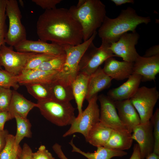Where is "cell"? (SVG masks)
Instances as JSON below:
<instances>
[{"mask_svg":"<svg viewBox=\"0 0 159 159\" xmlns=\"http://www.w3.org/2000/svg\"><path fill=\"white\" fill-rule=\"evenodd\" d=\"M36 29L40 40L50 41L64 48L82 42V26L66 8L45 10L38 18Z\"/></svg>","mask_w":159,"mask_h":159,"instance_id":"obj_1","label":"cell"},{"mask_svg":"<svg viewBox=\"0 0 159 159\" xmlns=\"http://www.w3.org/2000/svg\"><path fill=\"white\" fill-rule=\"evenodd\" d=\"M151 21L149 16H139L130 7L122 10L118 16L112 19L106 16L98 31L102 42L110 44L117 41L124 34L136 31L137 26L141 24H147Z\"/></svg>","mask_w":159,"mask_h":159,"instance_id":"obj_2","label":"cell"},{"mask_svg":"<svg viewBox=\"0 0 159 159\" xmlns=\"http://www.w3.org/2000/svg\"><path fill=\"white\" fill-rule=\"evenodd\" d=\"M68 9L82 26L84 42L97 32L106 16L105 6L100 0H80Z\"/></svg>","mask_w":159,"mask_h":159,"instance_id":"obj_3","label":"cell"},{"mask_svg":"<svg viewBox=\"0 0 159 159\" xmlns=\"http://www.w3.org/2000/svg\"><path fill=\"white\" fill-rule=\"evenodd\" d=\"M97 34V32H95L88 39L80 44L64 47L66 55L65 63L54 80L71 85L79 73V64L82 56Z\"/></svg>","mask_w":159,"mask_h":159,"instance_id":"obj_4","label":"cell"},{"mask_svg":"<svg viewBox=\"0 0 159 159\" xmlns=\"http://www.w3.org/2000/svg\"><path fill=\"white\" fill-rule=\"evenodd\" d=\"M37 107L47 120L59 126L71 125L76 118L75 109L70 102H61L52 99L38 101Z\"/></svg>","mask_w":159,"mask_h":159,"instance_id":"obj_5","label":"cell"},{"mask_svg":"<svg viewBox=\"0 0 159 159\" xmlns=\"http://www.w3.org/2000/svg\"><path fill=\"white\" fill-rule=\"evenodd\" d=\"M97 100V94L87 101V107L80 115L76 117L70 127L63 135V137L79 133L82 134L85 139L86 138L90 130L100 121V109Z\"/></svg>","mask_w":159,"mask_h":159,"instance_id":"obj_6","label":"cell"},{"mask_svg":"<svg viewBox=\"0 0 159 159\" xmlns=\"http://www.w3.org/2000/svg\"><path fill=\"white\" fill-rule=\"evenodd\" d=\"M6 13L9 20V26L5 42L14 47L26 39V32L22 24L21 15L16 0H6Z\"/></svg>","mask_w":159,"mask_h":159,"instance_id":"obj_7","label":"cell"},{"mask_svg":"<svg viewBox=\"0 0 159 159\" xmlns=\"http://www.w3.org/2000/svg\"><path fill=\"white\" fill-rule=\"evenodd\" d=\"M159 97V92L156 87H139L130 99L138 112L141 123L149 121L153 115L154 107Z\"/></svg>","mask_w":159,"mask_h":159,"instance_id":"obj_8","label":"cell"},{"mask_svg":"<svg viewBox=\"0 0 159 159\" xmlns=\"http://www.w3.org/2000/svg\"><path fill=\"white\" fill-rule=\"evenodd\" d=\"M110 45L102 42L100 47H97L92 42L80 60L79 72L90 76L107 59L115 56L109 48Z\"/></svg>","mask_w":159,"mask_h":159,"instance_id":"obj_9","label":"cell"},{"mask_svg":"<svg viewBox=\"0 0 159 159\" xmlns=\"http://www.w3.org/2000/svg\"><path fill=\"white\" fill-rule=\"evenodd\" d=\"M37 53L15 51L12 47L1 46L0 49V66L15 76L21 74L29 60Z\"/></svg>","mask_w":159,"mask_h":159,"instance_id":"obj_10","label":"cell"},{"mask_svg":"<svg viewBox=\"0 0 159 159\" xmlns=\"http://www.w3.org/2000/svg\"><path fill=\"white\" fill-rule=\"evenodd\" d=\"M139 37L136 31L125 33L117 41L110 44L109 48L115 56L121 57L124 61L134 63L139 55L135 48Z\"/></svg>","mask_w":159,"mask_h":159,"instance_id":"obj_11","label":"cell"},{"mask_svg":"<svg viewBox=\"0 0 159 159\" xmlns=\"http://www.w3.org/2000/svg\"><path fill=\"white\" fill-rule=\"evenodd\" d=\"M98 100L100 104V122L113 130L128 131L119 119L115 101L104 94L98 96Z\"/></svg>","mask_w":159,"mask_h":159,"instance_id":"obj_12","label":"cell"},{"mask_svg":"<svg viewBox=\"0 0 159 159\" xmlns=\"http://www.w3.org/2000/svg\"><path fill=\"white\" fill-rule=\"evenodd\" d=\"M132 138L138 145L142 159H145L153 152L154 139L152 123L150 120L141 123L133 130Z\"/></svg>","mask_w":159,"mask_h":159,"instance_id":"obj_13","label":"cell"},{"mask_svg":"<svg viewBox=\"0 0 159 159\" xmlns=\"http://www.w3.org/2000/svg\"><path fill=\"white\" fill-rule=\"evenodd\" d=\"M16 51L33 52L59 55L65 53L63 47L54 43H49L41 40L33 41L26 39L14 47Z\"/></svg>","mask_w":159,"mask_h":159,"instance_id":"obj_14","label":"cell"},{"mask_svg":"<svg viewBox=\"0 0 159 159\" xmlns=\"http://www.w3.org/2000/svg\"><path fill=\"white\" fill-rule=\"evenodd\" d=\"M133 71L141 76L142 81H155L159 73V55L148 57L139 55L134 62Z\"/></svg>","mask_w":159,"mask_h":159,"instance_id":"obj_15","label":"cell"},{"mask_svg":"<svg viewBox=\"0 0 159 159\" xmlns=\"http://www.w3.org/2000/svg\"><path fill=\"white\" fill-rule=\"evenodd\" d=\"M119 119L131 133L141 123L140 116L130 99L115 101Z\"/></svg>","mask_w":159,"mask_h":159,"instance_id":"obj_16","label":"cell"},{"mask_svg":"<svg viewBox=\"0 0 159 159\" xmlns=\"http://www.w3.org/2000/svg\"><path fill=\"white\" fill-rule=\"evenodd\" d=\"M133 64L124 61H120L111 57L105 61L102 69L112 79L121 80L128 78L133 74Z\"/></svg>","mask_w":159,"mask_h":159,"instance_id":"obj_17","label":"cell"},{"mask_svg":"<svg viewBox=\"0 0 159 159\" xmlns=\"http://www.w3.org/2000/svg\"><path fill=\"white\" fill-rule=\"evenodd\" d=\"M127 79L120 86L110 90L107 96L114 101L130 99L139 88L142 77L140 75L133 74Z\"/></svg>","mask_w":159,"mask_h":159,"instance_id":"obj_18","label":"cell"},{"mask_svg":"<svg viewBox=\"0 0 159 159\" xmlns=\"http://www.w3.org/2000/svg\"><path fill=\"white\" fill-rule=\"evenodd\" d=\"M112 79L107 75L100 66L90 76L85 99L88 101L98 92L109 88Z\"/></svg>","mask_w":159,"mask_h":159,"instance_id":"obj_19","label":"cell"},{"mask_svg":"<svg viewBox=\"0 0 159 159\" xmlns=\"http://www.w3.org/2000/svg\"><path fill=\"white\" fill-rule=\"evenodd\" d=\"M58 72L35 69L24 70L16 77L18 84L21 85L36 82H49L53 80Z\"/></svg>","mask_w":159,"mask_h":159,"instance_id":"obj_20","label":"cell"},{"mask_svg":"<svg viewBox=\"0 0 159 159\" xmlns=\"http://www.w3.org/2000/svg\"><path fill=\"white\" fill-rule=\"evenodd\" d=\"M37 106V103L27 100L16 90H13L9 111L14 118L16 115L26 118L29 111Z\"/></svg>","mask_w":159,"mask_h":159,"instance_id":"obj_21","label":"cell"},{"mask_svg":"<svg viewBox=\"0 0 159 159\" xmlns=\"http://www.w3.org/2000/svg\"><path fill=\"white\" fill-rule=\"evenodd\" d=\"M73 139L69 143L72 147V151L79 153L88 159H111L114 157H122L127 154L124 150L110 149L104 146L97 147V150L93 153H86L76 146L73 143Z\"/></svg>","mask_w":159,"mask_h":159,"instance_id":"obj_22","label":"cell"},{"mask_svg":"<svg viewBox=\"0 0 159 159\" xmlns=\"http://www.w3.org/2000/svg\"><path fill=\"white\" fill-rule=\"evenodd\" d=\"M112 130L99 121L90 130L85 139L86 140L97 148L104 146Z\"/></svg>","mask_w":159,"mask_h":159,"instance_id":"obj_23","label":"cell"},{"mask_svg":"<svg viewBox=\"0 0 159 159\" xmlns=\"http://www.w3.org/2000/svg\"><path fill=\"white\" fill-rule=\"evenodd\" d=\"M89 76L79 72L71 84L74 99L77 105L78 115L82 113L83 103L87 95Z\"/></svg>","mask_w":159,"mask_h":159,"instance_id":"obj_24","label":"cell"},{"mask_svg":"<svg viewBox=\"0 0 159 159\" xmlns=\"http://www.w3.org/2000/svg\"><path fill=\"white\" fill-rule=\"evenodd\" d=\"M132 133L128 131L113 130L108 141L104 147L124 151L129 149L131 147L133 140Z\"/></svg>","mask_w":159,"mask_h":159,"instance_id":"obj_25","label":"cell"},{"mask_svg":"<svg viewBox=\"0 0 159 159\" xmlns=\"http://www.w3.org/2000/svg\"><path fill=\"white\" fill-rule=\"evenodd\" d=\"M51 99L57 101L70 102L74 99L71 85L65 84L56 80L49 82Z\"/></svg>","mask_w":159,"mask_h":159,"instance_id":"obj_26","label":"cell"},{"mask_svg":"<svg viewBox=\"0 0 159 159\" xmlns=\"http://www.w3.org/2000/svg\"><path fill=\"white\" fill-rule=\"evenodd\" d=\"M28 92L38 101L51 99L49 82H36L25 85Z\"/></svg>","mask_w":159,"mask_h":159,"instance_id":"obj_27","label":"cell"},{"mask_svg":"<svg viewBox=\"0 0 159 159\" xmlns=\"http://www.w3.org/2000/svg\"><path fill=\"white\" fill-rule=\"evenodd\" d=\"M17 126L16 132L15 137L16 145L19 147V143L24 137L31 138L32 132L31 130L32 125L29 119L18 115L14 116Z\"/></svg>","mask_w":159,"mask_h":159,"instance_id":"obj_28","label":"cell"},{"mask_svg":"<svg viewBox=\"0 0 159 159\" xmlns=\"http://www.w3.org/2000/svg\"><path fill=\"white\" fill-rule=\"evenodd\" d=\"M21 149L20 145H16L14 136L9 134L6 138L5 145L0 153V159H17Z\"/></svg>","mask_w":159,"mask_h":159,"instance_id":"obj_29","label":"cell"},{"mask_svg":"<svg viewBox=\"0 0 159 159\" xmlns=\"http://www.w3.org/2000/svg\"><path fill=\"white\" fill-rule=\"evenodd\" d=\"M66 57L65 53L59 55L43 62L35 69L43 71H56L59 72L62 69L64 65Z\"/></svg>","mask_w":159,"mask_h":159,"instance_id":"obj_30","label":"cell"},{"mask_svg":"<svg viewBox=\"0 0 159 159\" xmlns=\"http://www.w3.org/2000/svg\"><path fill=\"white\" fill-rule=\"evenodd\" d=\"M0 87L8 88L12 87L16 90L19 88V85L16 76L2 69H0Z\"/></svg>","mask_w":159,"mask_h":159,"instance_id":"obj_31","label":"cell"},{"mask_svg":"<svg viewBox=\"0 0 159 159\" xmlns=\"http://www.w3.org/2000/svg\"><path fill=\"white\" fill-rule=\"evenodd\" d=\"M58 56L46 54L36 53L29 60L23 71L35 69L43 62Z\"/></svg>","mask_w":159,"mask_h":159,"instance_id":"obj_32","label":"cell"},{"mask_svg":"<svg viewBox=\"0 0 159 159\" xmlns=\"http://www.w3.org/2000/svg\"><path fill=\"white\" fill-rule=\"evenodd\" d=\"M6 0H0V49L2 45L5 43V39L7 32L6 23ZM2 69L0 66V69Z\"/></svg>","mask_w":159,"mask_h":159,"instance_id":"obj_33","label":"cell"},{"mask_svg":"<svg viewBox=\"0 0 159 159\" xmlns=\"http://www.w3.org/2000/svg\"><path fill=\"white\" fill-rule=\"evenodd\" d=\"M150 120L153 127L154 146L153 152L159 155V109L157 108Z\"/></svg>","mask_w":159,"mask_h":159,"instance_id":"obj_34","label":"cell"},{"mask_svg":"<svg viewBox=\"0 0 159 159\" xmlns=\"http://www.w3.org/2000/svg\"><path fill=\"white\" fill-rule=\"evenodd\" d=\"M13 90L0 87V111H9Z\"/></svg>","mask_w":159,"mask_h":159,"instance_id":"obj_35","label":"cell"},{"mask_svg":"<svg viewBox=\"0 0 159 159\" xmlns=\"http://www.w3.org/2000/svg\"><path fill=\"white\" fill-rule=\"evenodd\" d=\"M33 159H55L44 145H41L37 151L32 153Z\"/></svg>","mask_w":159,"mask_h":159,"instance_id":"obj_36","label":"cell"},{"mask_svg":"<svg viewBox=\"0 0 159 159\" xmlns=\"http://www.w3.org/2000/svg\"><path fill=\"white\" fill-rule=\"evenodd\" d=\"M61 0H32V1L46 10L56 8V6L59 3Z\"/></svg>","mask_w":159,"mask_h":159,"instance_id":"obj_37","label":"cell"},{"mask_svg":"<svg viewBox=\"0 0 159 159\" xmlns=\"http://www.w3.org/2000/svg\"><path fill=\"white\" fill-rule=\"evenodd\" d=\"M32 153L30 146L27 144L24 143L19 152V159H33Z\"/></svg>","mask_w":159,"mask_h":159,"instance_id":"obj_38","label":"cell"},{"mask_svg":"<svg viewBox=\"0 0 159 159\" xmlns=\"http://www.w3.org/2000/svg\"><path fill=\"white\" fill-rule=\"evenodd\" d=\"M13 118L9 111H0V130H3L5 122Z\"/></svg>","mask_w":159,"mask_h":159,"instance_id":"obj_39","label":"cell"},{"mask_svg":"<svg viewBox=\"0 0 159 159\" xmlns=\"http://www.w3.org/2000/svg\"><path fill=\"white\" fill-rule=\"evenodd\" d=\"M159 55V45H155L150 47L146 51L143 57H151Z\"/></svg>","mask_w":159,"mask_h":159,"instance_id":"obj_40","label":"cell"},{"mask_svg":"<svg viewBox=\"0 0 159 159\" xmlns=\"http://www.w3.org/2000/svg\"><path fill=\"white\" fill-rule=\"evenodd\" d=\"M52 148L57 156L60 159H69L64 154L62 149V146L57 143H55Z\"/></svg>","mask_w":159,"mask_h":159,"instance_id":"obj_41","label":"cell"},{"mask_svg":"<svg viewBox=\"0 0 159 159\" xmlns=\"http://www.w3.org/2000/svg\"><path fill=\"white\" fill-rule=\"evenodd\" d=\"M9 134L8 131L6 130H0V153L5 145L6 138Z\"/></svg>","mask_w":159,"mask_h":159,"instance_id":"obj_42","label":"cell"},{"mask_svg":"<svg viewBox=\"0 0 159 159\" xmlns=\"http://www.w3.org/2000/svg\"><path fill=\"white\" fill-rule=\"evenodd\" d=\"M129 159H142L139 148L137 143L135 144L132 154Z\"/></svg>","mask_w":159,"mask_h":159,"instance_id":"obj_43","label":"cell"},{"mask_svg":"<svg viewBox=\"0 0 159 159\" xmlns=\"http://www.w3.org/2000/svg\"><path fill=\"white\" fill-rule=\"evenodd\" d=\"M116 6L121 5L126 3H131L133 4L134 1L133 0H111Z\"/></svg>","mask_w":159,"mask_h":159,"instance_id":"obj_44","label":"cell"},{"mask_svg":"<svg viewBox=\"0 0 159 159\" xmlns=\"http://www.w3.org/2000/svg\"><path fill=\"white\" fill-rule=\"evenodd\" d=\"M146 159H159V155L153 152L145 158Z\"/></svg>","mask_w":159,"mask_h":159,"instance_id":"obj_45","label":"cell"},{"mask_svg":"<svg viewBox=\"0 0 159 159\" xmlns=\"http://www.w3.org/2000/svg\"><path fill=\"white\" fill-rule=\"evenodd\" d=\"M17 159H19V157H18L17 158Z\"/></svg>","mask_w":159,"mask_h":159,"instance_id":"obj_46","label":"cell"}]
</instances>
